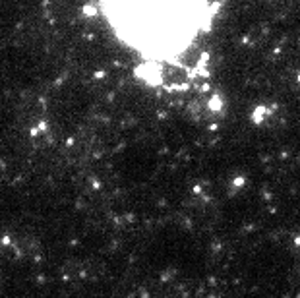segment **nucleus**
<instances>
[{
    "label": "nucleus",
    "instance_id": "obj_1",
    "mask_svg": "<svg viewBox=\"0 0 300 298\" xmlns=\"http://www.w3.org/2000/svg\"><path fill=\"white\" fill-rule=\"evenodd\" d=\"M124 6L132 16L130 29L147 43L176 45L196 29L198 0H130Z\"/></svg>",
    "mask_w": 300,
    "mask_h": 298
}]
</instances>
